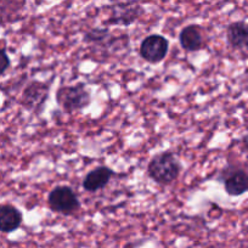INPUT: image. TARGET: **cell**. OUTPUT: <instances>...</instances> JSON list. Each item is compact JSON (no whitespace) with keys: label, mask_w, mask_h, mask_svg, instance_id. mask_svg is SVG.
<instances>
[{"label":"cell","mask_w":248,"mask_h":248,"mask_svg":"<svg viewBox=\"0 0 248 248\" xmlns=\"http://www.w3.org/2000/svg\"><path fill=\"white\" fill-rule=\"evenodd\" d=\"M113 40H116V38L113 39V35L109 33L107 28H93V30L88 31L84 35V42L88 44H106L107 46H111Z\"/></svg>","instance_id":"12"},{"label":"cell","mask_w":248,"mask_h":248,"mask_svg":"<svg viewBox=\"0 0 248 248\" xmlns=\"http://www.w3.org/2000/svg\"><path fill=\"white\" fill-rule=\"evenodd\" d=\"M22 213L13 204L0 206V231L1 232H13L17 230L22 224Z\"/></svg>","instance_id":"11"},{"label":"cell","mask_w":248,"mask_h":248,"mask_svg":"<svg viewBox=\"0 0 248 248\" xmlns=\"http://www.w3.org/2000/svg\"><path fill=\"white\" fill-rule=\"evenodd\" d=\"M113 170L106 166H100L93 169L85 175L83 180V187L88 192H96L104 189L113 176Z\"/></svg>","instance_id":"8"},{"label":"cell","mask_w":248,"mask_h":248,"mask_svg":"<svg viewBox=\"0 0 248 248\" xmlns=\"http://www.w3.org/2000/svg\"><path fill=\"white\" fill-rule=\"evenodd\" d=\"M240 84H241V87H242L243 90L248 92V70H246L245 72H243V75L241 76Z\"/></svg>","instance_id":"14"},{"label":"cell","mask_w":248,"mask_h":248,"mask_svg":"<svg viewBox=\"0 0 248 248\" xmlns=\"http://www.w3.org/2000/svg\"><path fill=\"white\" fill-rule=\"evenodd\" d=\"M47 203L52 212L63 216H72L80 208L77 194L66 185L54 187L47 196Z\"/></svg>","instance_id":"3"},{"label":"cell","mask_w":248,"mask_h":248,"mask_svg":"<svg viewBox=\"0 0 248 248\" xmlns=\"http://www.w3.org/2000/svg\"><path fill=\"white\" fill-rule=\"evenodd\" d=\"M226 39L233 49H248V23L245 21L230 23L226 28Z\"/></svg>","instance_id":"9"},{"label":"cell","mask_w":248,"mask_h":248,"mask_svg":"<svg viewBox=\"0 0 248 248\" xmlns=\"http://www.w3.org/2000/svg\"><path fill=\"white\" fill-rule=\"evenodd\" d=\"M179 42L181 47L189 52L199 51L203 45V37H202L201 28L196 25H189L183 28L179 34Z\"/></svg>","instance_id":"10"},{"label":"cell","mask_w":248,"mask_h":248,"mask_svg":"<svg viewBox=\"0 0 248 248\" xmlns=\"http://www.w3.org/2000/svg\"><path fill=\"white\" fill-rule=\"evenodd\" d=\"M49 88L46 83L31 82L22 93V105L33 112L42 111L45 101L49 96Z\"/></svg>","instance_id":"6"},{"label":"cell","mask_w":248,"mask_h":248,"mask_svg":"<svg viewBox=\"0 0 248 248\" xmlns=\"http://www.w3.org/2000/svg\"><path fill=\"white\" fill-rule=\"evenodd\" d=\"M9 67H10V57L5 50L0 49V76L5 73Z\"/></svg>","instance_id":"13"},{"label":"cell","mask_w":248,"mask_h":248,"mask_svg":"<svg viewBox=\"0 0 248 248\" xmlns=\"http://www.w3.org/2000/svg\"><path fill=\"white\" fill-rule=\"evenodd\" d=\"M185 1H191V0H185Z\"/></svg>","instance_id":"15"},{"label":"cell","mask_w":248,"mask_h":248,"mask_svg":"<svg viewBox=\"0 0 248 248\" xmlns=\"http://www.w3.org/2000/svg\"><path fill=\"white\" fill-rule=\"evenodd\" d=\"M144 14V9L137 1H125V3L114 4L111 8L107 25L114 26H128L133 25L135 21L139 20Z\"/></svg>","instance_id":"4"},{"label":"cell","mask_w":248,"mask_h":248,"mask_svg":"<svg viewBox=\"0 0 248 248\" xmlns=\"http://www.w3.org/2000/svg\"><path fill=\"white\" fill-rule=\"evenodd\" d=\"M56 101L66 113L71 114L89 106L92 95L84 83H78L60 88L56 93Z\"/></svg>","instance_id":"2"},{"label":"cell","mask_w":248,"mask_h":248,"mask_svg":"<svg viewBox=\"0 0 248 248\" xmlns=\"http://www.w3.org/2000/svg\"><path fill=\"white\" fill-rule=\"evenodd\" d=\"M169 42L161 34L147 35L140 44V56L149 63H158L166 59Z\"/></svg>","instance_id":"5"},{"label":"cell","mask_w":248,"mask_h":248,"mask_svg":"<svg viewBox=\"0 0 248 248\" xmlns=\"http://www.w3.org/2000/svg\"><path fill=\"white\" fill-rule=\"evenodd\" d=\"M223 183L229 196H241L248 191V173L242 168L229 167L223 171Z\"/></svg>","instance_id":"7"},{"label":"cell","mask_w":248,"mask_h":248,"mask_svg":"<svg viewBox=\"0 0 248 248\" xmlns=\"http://www.w3.org/2000/svg\"><path fill=\"white\" fill-rule=\"evenodd\" d=\"M181 166L171 152H161L150 161L147 173L152 180L161 185H169L180 175Z\"/></svg>","instance_id":"1"}]
</instances>
